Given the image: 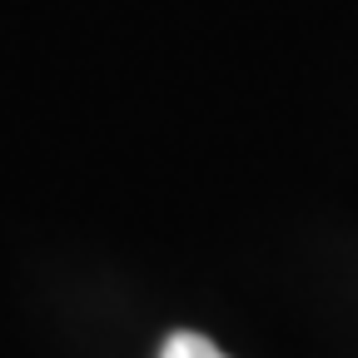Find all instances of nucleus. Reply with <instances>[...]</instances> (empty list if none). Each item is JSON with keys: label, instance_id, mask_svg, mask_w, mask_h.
Masks as SVG:
<instances>
[{"label": "nucleus", "instance_id": "nucleus-1", "mask_svg": "<svg viewBox=\"0 0 358 358\" xmlns=\"http://www.w3.org/2000/svg\"><path fill=\"white\" fill-rule=\"evenodd\" d=\"M159 358H229V353H224L214 338L194 334V329H179V334H169V338H164Z\"/></svg>", "mask_w": 358, "mask_h": 358}]
</instances>
